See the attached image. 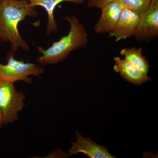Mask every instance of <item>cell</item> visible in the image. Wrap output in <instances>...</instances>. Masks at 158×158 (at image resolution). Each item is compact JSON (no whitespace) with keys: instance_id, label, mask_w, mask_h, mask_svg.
I'll return each instance as SVG.
<instances>
[{"instance_id":"obj_3","label":"cell","mask_w":158,"mask_h":158,"mask_svg":"<svg viewBox=\"0 0 158 158\" xmlns=\"http://www.w3.org/2000/svg\"><path fill=\"white\" fill-rule=\"evenodd\" d=\"M15 56V52L10 50L7 54V64L3 65L0 63V81L14 84L22 81L31 84L32 79L29 76L40 77L44 73V67L30 62L25 63L23 60H16Z\"/></svg>"},{"instance_id":"obj_5","label":"cell","mask_w":158,"mask_h":158,"mask_svg":"<svg viewBox=\"0 0 158 158\" xmlns=\"http://www.w3.org/2000/svg\"><path fill=\"white\" fill-rule=\"evenodd\" d=\"M158 36V0H152L147 11L139 15L132 37L140 42L148 43Z\"/></svg>"},{"instance_id":"obj_13","label":"cell","mask_w":158,"mask_h":158,"mask_svg":"<svg viewBox=\"0 0 158 158\" xmlns=\"http://www.w3.org/2000/svg\"><path fill=\"white\" fill-rule=\"evenodd\" d=\"M115 0H88L87 6L88 8H96L102 9L109 3Z\"/></svg>"},{"instance_id":"obj_15","label":"cell","mask_w":158,"mask_h":158,"mask_svg":"<svg viewBox=\"0 0 158 158\" xmlns=\"http://www.w3.org/2000/svg\"><path fill=\"white\" fill-rule=\"evenodd\" d=\"M1 41H0V46H1Z\"/></svg>"},{"instance_id":"obj_14","label":"cell","mask_w":158,"mask_h":158,"mask_svg":"<svg viewBox=\"0 0 158 158\" xmlns=\"http://www.w3.org/2000/svg\"><path fill=\"white\" fill-rule=\"evenodd\" d=\"M4 125H5V123H4V118H3L2 113L0 109V129H2Z\"/></svg>"},{"instance_id":"obj_1","label":"cell","mask_w":158,"mask_h":158,"mask_svg":"<svg viewBox=\"0 0 158 158\" xmlns=\"http://www.w3.org/2000/svg\"><path fill=\"white\" fill-rule=\"evenodd\" d=\"M38 15L36 7L31 6L28 0H0V40L10 42L15 52L19 48L29 52L30 45L21 36L18 27L27 16Z\"/></svg>"},{"instance_id":"obj_6","label":"cell","mask_w":158,"mask_h":158,"mask_svg":"<svg viewBox=\"0 0 158 158\" xmlns=\"http://www.w3.org/2000/svg\"><path fill=\"white\" fill-rule=\"evenodd\" d=\"M76 135L77 141L71 143L72 146L69 150L71 156L82 153L90 158H116L110 153L105 146L99 145L90 138L83 137L77 131L76 132Z\"/></svg>"},{"instance_id":"obj_7","label":"cell","mask_w":158,"mask_h":158,"mask_svg":"<svg viewBox=\"0 0 158 158\" xmlns=\"http://www.w3.org/2000/svg\"><path fill=\"white\" fill-rule=\"evenodd\" d=\"M139 15L123 6L119 18L114 28L109 34L110 37H115L116 42L132 37Z\"/></svg>"},{"instance_id":"obj_9","label":"cell","mask_w":158,"mask_h":158,"mask_svg":"<svg viewBox=\"0 0 158 158\" xmlns=\"http://www.w3.org/2000/svg\"><path fill=\"white\" fill-rule=\"evenodd\" d=\"M114 61V71L119 73L121 77L126 81L134 85H140L152 81V79L142 73L135 65L126 59L115 57Z\"/></svg>"},{"instance_id":"obj_12","label":"cell","mask_w":158,"mask_h":158,"mask_svg":"<svg viewBox=\"0 0 158 158\" xmlns=\"http://www.w3.org/2000/svg\"><path fill=\"white\" fill-rule=\"evenodd\" d=\"M152 0H120L122 5L138 15L145 12L149 7Z\"/></svg>"},{"instance_id":"obj_2","label":"cell","mask_w":158,"mask_h":158,"mask_svg":"<svg viewBox=\"0 0 158 158\" xmlns=\"http://www.w3.org/2000/svg\"><path fill=\"white\" fill-rule=\"evenodd\" d=\"M62 19L70 24V31L51 47L44 49L42 47L37 48L38 52L42 54L37 58V61L44 66L62 62L72 52L78 48L86 47L88 43V34L84 26L74 15H67Z\"/></svg>"},{"instance_id":"obj_8","label":"cell","mask_w":158,"mask_h":158,"mask_svg":"<svg viewBox=\"0 0 158 158\" xmlns=\"http://www.w3.org/2000/svg\"><path fill=\"white\" fill-rule=\"evenodd\" d=\"M122 8L120 0H115L101 9V15L94 27L95 34H106L112 31L119 18Z\"/></svg>"},{"instance_id":"obj_4","label":"cell","mask_w":158,"mask_h":158,"mask_svg":"<svg viewBox=\"0 0 158 158\" xmlns=\"http://www.w3.org/2000/svg\"><path fill=\"white\" fill-rule=\"evenodd\" d=\"M25 98L22 92L17 91L13 83L0 81V109L5 125L18 120L19 113L25 106Z\"/></svg>"},{"instance_id":"obj_10","label":"cell","mask_w":158,"mask_h":158,"mask_svg":"<svg viewBox=\"0 0 158 158\" xmlns=\"http://www.w3.org/2000/svg\"><path fill=\"white\" fill-rule=\"evenodd\" d=\"M30 5L34 7L40 6L44 8L48 15V21L47 25L46 35L49 36L53 32L56 33L58 31V26L55 17L54 11L56 6L63 2H69L82 5L85 3V0H28Z\"/></svg>"},{"instance_id":"obj_11","label":"cell","mask_w":158,"mask_h":158,"mask_svg":"<svg viewBox=\"0 0 158 158\" xmlns=\"http://www.w3.org/2000/svg\"><path fill=\"white\" fill-rule=\"evenodd\" d=\"M120 54L125 57V59L135 65L141 71L148 74L150 69L148 60L142 55V48L135 47L126 48L120 51Z\"/></svg>"}]
</instances>
